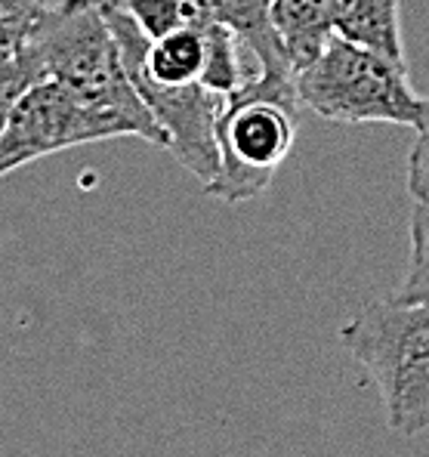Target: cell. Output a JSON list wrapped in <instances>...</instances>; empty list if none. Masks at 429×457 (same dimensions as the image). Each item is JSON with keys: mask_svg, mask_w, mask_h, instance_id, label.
Instances as JSON below:
<instances>
[{"mask_svg": "<svg viewBox=\"0 0 429 457\" xmlns=\"http://www.w3.org/2000/svg\"><path fill=\"white\" fill-rule=\"evenodd\" d=\"M22 50H29V56L35 59L40 78L62 80L90 105L124 118L136 137L161 149L167 145L158 120L152 118L149 105L127 75L120 46L105 22L103 0L53 4Z\"/></svg>", "mask_w": 429, "mask_h": 457, "instance_id": "1", "label": "cell"}, {"mask_svg": "<svg viewBox=\"0 0 429 457\" xmlns=\"http://www.w3.org/2000/svg\"><path fill=\"white\" fill-rule=\"evenodd\" d=\"M340 343L377 386L392 433L429 429V300H374L340 328Z\"/></svg>", "mask_w": 429, "mask_h": 457, "instance_id": "2", "label": "cell"}, {"mask_svg": "<svg viewBox=\"0 0 429 457\" xmlns=\"http://www.w3.org/2000/svg\"><path fill=\"white\" fill-rule=\"evenodd\" d=\"M300 96L293 75L257 71L229 93L217 124L219 170L207 195L226 204L266 195L272 177L293 152Z\"/></svg>", "mask_w": 429, "mask_h": 457, "instance_id": "3", "label": "cell"}, {"mask_svg": "<svg viewBox=\"0 0 429 457\" xmlns=\"http://www.w3.org/2000/svg\"><path fill=\"white\" fill-rule=\"evenodd\" d=\"M300 105L337 124L424 127V96L411 90L408 69L334 35L293 75Z\"/></svg>", "mask_w": 429, "mask_h": 457, "instance_id": "4", "label": "cell"}, {"mask_svg": "<svg viewBox=\"0 0 429 457\" xmlns=\"http://www.w3.org/2000/svg\"><path fill=\"white\" fill-rule=\"evenodd\" d=\"M118 137H136V130L118 114L80 99L62 80L40 78L19 96L10 120L0 130V177L46 154Z\"/></svg>", "mask_w": 429, "mask_h": 457, "instance_id": "5", "label": "cell"}, {"mask_svg": "<svg viewBox=\"0 0 429 457\" xmlns=\"http://www.w3.org/2000/svg\"><path fill=\"white\" fill-rule=\"evenodd\" d=\"M210 22L232 29L244 40L247 50L257 56L260 69L269 75H293V65L285 53L278 31L272 25V0H189Z\"/></svg>", "mask_w": 429, "mask_h": 457, "instance_id": "6", "label": "cell"}, {"mask_svg": "<svg viewBox=\"0 0 429 457\" xmlns=\"http://www.w3.org/2000/svg\"><path fill=\"white\" fill-rule=\"evenodd\" d=\"M334 35L405 65L399 0H334ZM408 69V65H405Z\"/></svg>", "mask_w": 429, "mask_h": 457, "instance_id": "7", "label": "cell"}, {"mask_svg": "<svg viewBox=\"0 0 429 457\" xmlns=\"http://www.w3.org/2000/svg\"><path fill=\"white\" fill-rule=\"evenodd\" d=\"M269 10L272 25L297 75L334 37V0H272Z\"/></svg>", "mask_w": 429, "mask_h": 457, "instance_id": "8", "label": "cell"}, {"mask_svg": "<svg viewBox=\"0 0 429 457\" xmlns=\"http://www.w3.org/2000/svg\"><path fill=\"white\" fill-rule=\"evenodd\" d=\"M408 235H411V251H408L405 278H401L395 297L429 300V195L414 198Z\"/></svg>", "mask_w": 429, "mask_h": 457, "instance_id": "9", "label": "cell"}, {"mask_svg": "<svg viewBox=\"0 0 429 457\" xmlns=\"http://www.w3.org/2000/svg\"><path fill=\"white\" fill-rule=\"evenodd\" d=\"M50 6V0H0V56L22 50L40 29Z\"/></svg>", "mask_w": 429, "mask_h": 457, "instance_id": "10", "label": "cell"}, {"mask_svg": "<svg viewBox=\"0 0 429 457\" xmlns=\"http://www.w3.org/2000/svg\"><path fill=\"white\" fill-rule=\"evenodd\" d=\"M35 80H40V71L29 50H19L12 56H0V130L6 127L19 96L29 90Z\"/></svg>", "mask_w": 429, "mask_h": 457, "instance_id": "11", "label": "cell"}, {"mask_svg": "<svg viewBox=\"0 0 429 457\" xmlns=\"http://www.w3.org/2000/svg\"><path fill=\"white\" fill-rule=\"evenodd\" d=\"M408 192L411 198L429 195V130H420L417 143L408 154Z\"/></svg>", "mask_w": 429, "mask_h": 457, "instance_id": "12", "label": "cell"}, {"mask_svg": "<svg viewBox=\"0 0 429 457\" xmlns=\"http://www.w3.org/2000/svg\"><path fill=\"white\" fill-rule=\"evenodd\" d=\"M420 130H429V93L424 96V127Z\"/></svg>", "mask_w": 429, "mask_h": 457, "instance_id": "13", "label": "cell"}]
</instances>
